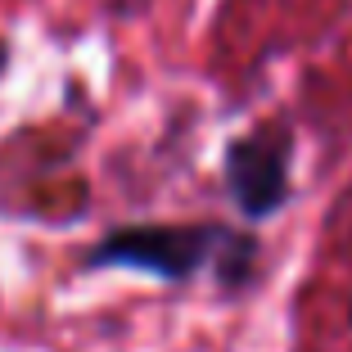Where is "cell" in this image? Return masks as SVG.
<instances>
[{
  "mask_svg": "<svg viewBox=\"0 0 352 352\" xmlns=\"http://www.w3.org/2000/svg\"><path fill=\"white\" fill-rule=\"evenodd\" d=\"M239 226L226 221H126L109 226L82 253V271H140L163 285H186L199 271H217Z\"/></svg>",
  "mask_w": 352,
  "mask_h": 352,
  "instance_id": "cell-1",
  "label": "cell"
},
{
  "mask_svg": "<svg viewBox=\"0 0 352 352\" xmlns=\"http://www.w3.org/2000/svg\"><path fill=\"white\" fill-rule=\"evenodd\" d=\"M10 63H14V50H10V41H5V36H0V77L10 73Z\"/></svg>",
  "mask_w": 352,
  "mask_h": 352,
  "instance_id": "cell-3",
  "label": "cell"
},
{
  "mask_svg": "<svg viewBox=\"0 0 352 352\" xmlns=\"http://www.w3.org/2000/svg\"><path fill=\"white\" fill-rule=\"evenodd\" d=\"M294 122L271 118L239 131L221 149V186L244 221H271L294 199Z\"/></svg>",
  "mask_w": 352,
  "mask_h": 352,
  "instance_id": "cell-2",
  "label": "cell"
}]
</instances>
